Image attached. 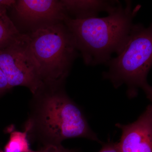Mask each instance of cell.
Masks as SVG:
<instances>
[{"instance_id": "cell-11", "label": "cell", "mask_w": 152, "mask_h": 152, "mask_svg": "<svg viewBox=\"0 0 152 152\" xmlns=\"http://www.w3.org/2000/svg\"><path fill=\"white\" fill-rule=\"evenodd\" d=\"M11 90L7 79L2 71L0 69V97Z\"/></svg>"}, {"instance_id": "cell-15", "label": "cell", "mask_w": 152, "mask_h": 152, "mask_svg": "<svg viewBox=\"0 0 152 152\" xmlns=\"http://www.w3.org/2000/svg\"><path fill=\"white\" fill-rule=\"evenodd\" d=\"M0 152H4V151H2V150L1 149V148H0Z\"/></svg>"}, {"instance_id": "cell-2", "label": "cell", "mask_w": 152, "mask_h": 152, "mask_svg": "<svg viewBox=\"0 0 152 152\" xmlns=\"http://www.w3.org/2000/svg\"><path fill=\"white\" fill-rule=\"evenodd\" d=\"M126 3L125 7L120 3L105 17L79 20L68 17L64 21L87 65L107 64L112 55L122 48L141 7L133 8L131 1Z\"/></svg>"}, {"instance_id": "cell-3", "label": "cell", "mask_w": 152, "mask_h": 152, "mask_svg": "<svg viewBox=\"0 0 152 152\" xmlns=\"http://www.w3.org/2000/svg\"><path fill=\"white\" fill-rule=\"evenodd\" d=\"M107 65L108 69L103 76L115 88L126 85L130 98L136 96L141 89L152 101V87L147 81L152 66V25L146 27L141 23L134 24L117 56Z\"/></svg>"}, {"instance_id": "cell-10", "label": "cell", "mask_w": 152, "mask_h": 152, "mask_svg": "<svg viewBox=\"0 0 152 152\" xmlns=\"http://www.w3.org/2000/svg\"><path fill=\"white\" fill-rule=\"evenodd\" d=\"M11 131L10 140L4 152H31L32 150L27 133L25 131Z\"/></svg>"}, {"instance_id": "cell-4", "label": "cell", "mask_w": 152, "mask_h": 152, "mask_svg": "<svg viewBox=\"0 0 152 152\" xmlns=\"http://www.w3.org/2000/svg\"><path fill=\"white\" fill-rule=\"evenodd\" d=\"M26 34L29 49L43 82L65 84L79 52L64 22Z\"/></svg>"}, {"instance_id": "cell-14", "label": "cell", "mask_w": 152, "mask_h": 152, "mask_svg": "<svg viewBox=\"0 0 152 152\" xmlns=\"http://www.w3.org/2000/svg\"><path fill=\"white\" fill-rule=\"evenodd\" d=\"M31 152H42V151H41L40 150H39V151H32H32H31Z\"/></svg>"}, {"instance_id": "cell-5", "label": "cell", "mask_w": 152, "mask_h": 152, "mask_svg": "<svg viewBox=\"0 0 152 152\" xmlns=\"http://www.w3.org/2000/svg\"><path fill=\"white\" fill-rule=\"evenodd\" d=\"M0 69L11 89L23 86L32 94L42 84L37 66L29 49L26 34L0 50Z\"/></svg>"}, {"instance_id": "cell-7", "label": "cell", "mask_w": 152, "mask_h": 152, "mask_svg": "<svg viewBox=\"0 0 152 152\" xmlns=\"http://www.w3.org/2000/svg\"><path fill=\"white\" fill-rule=\"evenodd\" d=\"M122 131L116 144L119 152H152V106L149 105L135 121L116 124Z\"/></svg>"}, {"instance_id": "cell-1", "label": "cell", "mask_w": 152, "mask_h": 152, "mask_svg": "<svg viewBox=\"0 0 152 152\" xmlns=\"http://www.w3.org/2000/svg\"><path fill=\"white\" fill-rule=\"evenodd\" d=\"M64 85L43 82L33 94L24 125L29 140L43 147L76 138L100 142L81 109L66 93Z\"/></svg>"}, {"instance_id": "cell-13", "label": "cell", "mask_w": 152, "mask_h": 152, "mask_svg": "<svg viewBox=\"0 0 152 152\" xmlns=\"http://www.w3.org/2000/svg\"><path fill=\"white\" fill-rule=\"evenodd\" d=\"M99 152H119L118 149L116 144L110 142L105 144Z\"/></svg>"}, {"instance_id": "cell-9", "label": "cell", "mask_w": 152, "mask_h": 152, "mask_svg": "<svg viewBox=\"0 0 152 152\" xmlns=\"http://www.w3.org/2000/svg\"><path fill=\"white\" fill-rule=\"evenodd\" d=\"M7 9L0 5V50L12 43L22 34L8 15Z\"/></svg>"}, {"instance_id": "cell-6", "label": "cell", "mask_w": 152, "mask_h": 152, "mask_svg": "<svg viewBox=\"0 0 152 152\" xmlns=\"http://www.w3.org/2000/svg\"><path fill=\"white\" fill-rule=\"evenodd\" d=\"M12 8L17 21L31 32L64 22L69 17L58 0H18Z\"/></svg>"}, {"instance_id": "cell-12", "label": "cell", "mask_w": 152, "mask_h": 152, "mask_svg": "<svg viewBox=\"0 0 152 152\" xmlns=\"http://www.w3.org/2000/svg\"><path fill=\"white\" fill-rule=\"evenodd\" d=\"M40 150L42 152H73L65 148L62 146L61 144L49 145L42 147V148Z\"/></svg>"}, {"instance_id": "cell-8", "label": "cell", "mask_w": 152, "mask_h": 152, "mask_svg": "<svg viewBox=\"0 0 152 152\" xmlns=\"http://www.w3.org/2000/svg\"><path fill=\"white\" fill-rule=\"evenodd\" d=\"M68 16L72 18L86 19L96 18L101 12L108 14L120 3L107 0H61Z\"/></svg>"}]
</instances>
